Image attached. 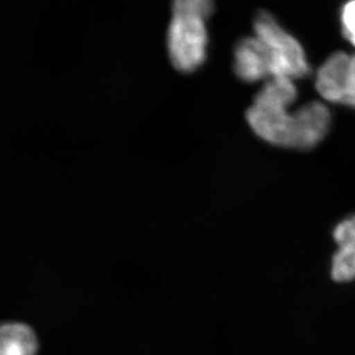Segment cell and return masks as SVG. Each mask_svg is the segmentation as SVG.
<instances>
[{
	"mask_svg": "<svg viewBox=\"0 0 355 355\" xmlns=\"http://www.w3.org/2000/svg\"><path fill=\"white\" fill-rule=\"evenodd\" d=\"M254 36L263 45L269 60L270 76L297 81L311 74L304 46L278 22L272 14L260 10L254 17Z\"/></svg>",
	"mask_w": 355,
	"mask_h": 355,
	"instance_id": "2",
	"label": "cell"
},
{
	"mask_svg": "<svg viewBox=\"0 0 355 355\" xmlns=\"http://www.w3.org/2000/svg\"><path fill=\"white\" fill-rule=\"evenodd\" d=\"M299 92L286 78H272L257 92L246 111V120L266 144L293 150H311L323 142L332 126L327 103L311 101L292 109Z\"/></svg>",
	"mask_w": 355,
	"mask_h": 355,
	"instance_id": "1",
	"label": "cell"
},
{
	"mask_svg": "<svg viewBox=\"0 0 355 355\" xmlns=\"http://www.w3.org/2000/svg\"><path fill=\"white\" fill-rule=\"evenodd\" d=\"M172 7L198 12L209 19L215 12V0H173Z\"/></svg>",
	"mask_w": 355,
	"mask_h": 355,
	"instance_id": "11",
	"label": "cell"
},
{
	"mask_svg": "<svg viewBox=\"0 0 355 355\" xmlns=\"http://www.w3.org/2000/svg\"><path fill=\"white\" fill-rule=\"evenodd\" d=\"M342 105L355 110V53L349 55L344 73Z\"/></svg>",
	"mask_w": 355,
	"mask_h": 355,
	"instance_id": "8",
	"label": "cell"
},
{
	"mask_svg": "<svg viewBox=\"0 0 355 355\" xmlns=\"http://www.w3.org/2000/svg\"><path fill=\"white\" fill-rule=\"evenodd\" d=\"M349 55L345 51L334 52L318 67L315 89L325 103L342 105L343 79Z\"/></svg>",
	"mask_w": 355,
	"mask_h": 355,
	"instance_id": "5",
	"label": "cell"
},
{
	"mask_svg": "<svg viewBox=\"0 0 355 355\" xmlns=\"http://www.w3.org/2000/svg\"><path fill=\"white\" fill-rule=\"evenodd\" d=\"M334 239L338 246L355 245V215L343 219L336 225Z\"/></svg>",
	"mask_w": 355,
	"mask_h": 355,
	"instance_id": "10",
	"label": "cell"
},
{
	"mask_svg": "<svg viewBox=\"0 0 355 355\" xmlns=\"http://www.w3.org/2000/svg\"><path fill=\"white\" fill-rule=\"evenodd\" d=\"M38 340L28 325H0V355H37Z\"/></svg>",
	"mask_w": 355,
	"mask_h": 355,
	"instance_id": "6",
	"label": "cell"
},
{
	"mask_svg": "<svg viewBox=\"0 0 355 355\" xmlns=\"http://www.w3.org/2000/svg\"><path fill=\"white\" fill-rule=\"evenodd\" d=\"M331 277L338 283L355 280V245L338 246L332 257Z\"/></svg>",
	"mask_w": 355,
	"mask_h": 355,
	"instance_id": "7",
	"label": "cell"
},
{
	"mask_svg": "<svg viewBox=\"0 0 355 355\" xmlns=\"http://www.w3.org/2000/svg\"><path fill=\"white\" fill-rule=\"evenodd\" d=\"M343 36L355 48V0H347L340 10Z\"/></svg>",
	"mask_w": 355,
	"mask_h": 355,
	"instance_id": "9",
	"label": "cell"
},
{
	"mask_svg": "<svg viewBox=\"0 0 355 355\" xmlns=\"http://www.w3.org/2000/svg\"><path fill=\"white\" fill-rule=\"evenodd\" d=\"M208 17L193 10L173 8L168 29L170 62L178 72L189 74L205 64L208 53Z\"/></svg>",
	"mask_w": 355,
	"mask_h": 355,
	"instance_id": "3",
	"label": "cell"
},
{
	"mask_svg": "<svg viewBox=\"0 0 355 355\" xmlns=\"http://www.w3.org/2000/svg\"><path fill=\"white\" fill-rule=\"evenodd\" d=\"M233 69L243 83H266L271 79L269 60L263 45L257 36H248L236 43Z\"/></svg>",
	"mask_w": 355,
	"mask_h": 355,
	"instance_id": "4",
	"label": "cell"
}]
</instances>
